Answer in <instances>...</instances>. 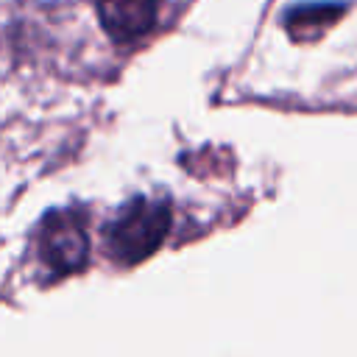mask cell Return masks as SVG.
<instances>
[{"mask_svg":"<svg viewBox=\"0 0 357 357\" xmlns=\"http://www.w3.org/2000/svg\"><path fill=\"white\" fill-rule=\"evenodd\" d=\"M39 257L53 273L81 271L89 257V237L73 212H50L39 229Z\"/></svg>","mask_w":357,"mask_h":357,"instance_id":"7a4b0ae2","label":"cell"},{"mask_svg":"<svg viewBox=\"0 0 357 357\" xmlns=\"http://www.w3.org/2000/svg\"><path fill=\"white\" fill-rule=\"evenodd\" d=\"M103 33L117 45H134L153 33L159 22V0H95Z\"/></svg>","mask_w":357,"mask_h":357,"instance_id":"3957f363","label":"cell"},{"mask_svg":"<svg viewBox=\"0 0 357 357\" xmlns=\"http://www.w3.org/2000/svg\"><path fill=\"white\" fill-rule=\"evenodd\" d=\"M170 206L165 201L131 198L103 229L106 254L117 265H137L148 259L170 234Z\"/></svg>","mask_w":357,"mask_h":357,"instance_id":"6da1fadb","label":"cell"},{"mask_svg":"<svg viewBox=\"0 0 357 357\" xmlns=\"http://www.w3.org/2000/svg\"><path fill=\"white\" fill-rule=\"evenodd\" d=\"M343 14H346V3L343 0H315V3L290 6L284 11V17H282V25L290 33V39L310 42V39L324 36Z\"/></svg>","mask_w":357,"mask_h":357,"instance_id":"277c9868","label":"cell"}]
</instances>
